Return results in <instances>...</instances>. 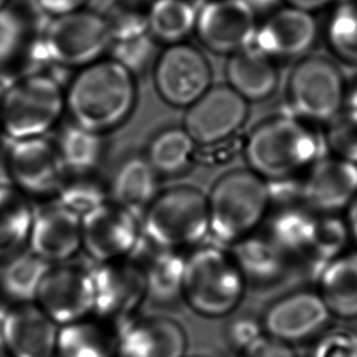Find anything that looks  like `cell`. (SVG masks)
Here are the masks:
<instances>
[{
	"label": "cell",
	"instance_id": "6da1fadb",
	"mask_svg": "<svg viewBox=\"0 0 357 357\" xmlns=\"http://www.w3.org/2000/svg\"><path fill=\"white\" fill-rule=\"evenodd\" d=\"M73 123L105 134L126 123L137 103L136 76L107 58L76 71L65 87Z\"/></svg>",
	"mask_w": 357,
	"mask_h": 357
},
{
	"label": "cell",
	"instance_id": "7a4b0ae2",
	"mask_svg": "<svg viewBox=\"0 0 357 357\" xmlns=\"http://www.w3.org/2000/svg\"><path fill=\"white\" fill-rule=\"evenodd\" d=\"M317 135L303 120L282 115L263 121L253 129L245 144L250 170L269 183L294 178L318 159Z\"/></svg>",
	"mask_w": 357,
	"mask_h": 357
},
{
	"label": "cell",
	"instance_id": "3957f363",
	"mask_svg": "<svg viewBox=\"0 0 357 357\" xmlns=\"http://www.w3.org/2000/svg\"><path fill=\"white\" fill-rule=\"evenodd\" d=\"M207 201L209 233L229 245L257 231L272 208L268 181L250 169L222 175Z\"/></svg>",
	"mask_w": 357,
	"mask_h": 357
},
{
	"label": "cell",
	"instance_id": "277c9868",
	"mask_svg": "<svg viewBox=\"0 0 357 357\" xmlns=\"http://www.w3.org/2000/svg\"><path fill=\"white\" fill-rule=\"evenodd\" d=\"M248 283L230 251L199 245L186 256L183 298L206 318L227 317L243 301Z\"/></svg>",
	"mask_w": 357,
	"mask_h": 357
},
{
	"label": "cell",
	"instance_id": "5b68a950",
	"mask_svg": "<svg viewBox=\"0 0 357 357\" xmlns=\"http://www.w3.org/2000/svg\"><path fill=\"white\" fill-rule=\"evenodd\" d=\"M0 108L1 132L10 141L43 137L66 113L65 87L45 71L25 75L6 86Z\"/></svg>",
	"mask_w": 357,
	"mask_h": 357
},
{
	"label": "cell",
	"instance_id": "8992f818",
	"mask_svg": "<svg viewBox=\"0 0 357 357\" xmlns=\"http://www.w3.org/2000/svg\"><path fill=\"white\" fill-rule=\"evenodd\" d=\"M141 227L153 248L181 251L197 246L209 234L207 195L188 185L162 190L141 215Z\"/></svg>",
	"mask_w": 357,
	"mask_h": 357
},
{
	"label": "cell",
	"instance_id": "52a82bcc",
	"mask_svg": "<svg viewBox=\"0 0 357 357\" xmlns=\"http://www.w3.org/2000/svg\"><path fill=\"white\" fill-rule=\"evenodd\" d=\"M40 42L50 65L79 70L103 59L113 40L102 13L82 9L48 19Z\"/></svg>",
	"mask_w": 357,
	"mask_h": 357
},
{
	"label": "cell",
	"instance_id": "ba28073f",
	"mask_svg": "<svg viewBox=\"0 0 357 357\" xmlns=\"http://www.w3.org/2000/svg\"><path fill=\"white\" fill-rule=\"evenodd\" d=\"M288 102L294 116L306 121L329 123L342 110L345 81L333 61L307 56L298 61L288 81Z\"/></svg>",
	"mask_w": 357,
	"mask_h": 357
},
{
	"label": "cell",
	"instance_id": "9c48e42d",
	"mask_svg": "<svg viewBox=\"0 0 357 357\" xmlns=\"http://www.w3.org/2000/svg\"><path fill=\"white\" fill-rule=\"evenodd\" d=\"M152 66L155 92L174 108L188 109L212 87L208 59L189 43L167 45Z\"/></svg>",
	"mask_w": 357,
	"mask_h": 357
},
{
	"label": "cell",
	"instance_id": "30bf717a",
	"mask_svg": "<svg viewBox=\"0 0 357 357\" xmlns=\"http://www.w3.org/2000/svg\"><path fill=\"white\" fill-rule=\"evenodd\" d=\"M6 149L8 178L29 199H55L66 178L54 141L43 137L16 139Z\"/></svg>",
	"mask_w": 357,
	"mask_h": 357
},
{
	"label": "cell",
	"instance_id": "8fae6325",
	"mask_svg": "<svg viewBox=\"0 0 357 357\" xmlns=\"http://www.w3.org/2000/svg\"><path fill=\"white\" fill-rule=\"evenodd\" d=\"M81 238L96 263L134 257L144 238L141 218L109 199L81 218Z\"/></svg>",
	"mask_w": 357,
	"mask_h": 357
},
{
	"label": "cell",
	"instance_id": "7c38bea8",
	"mask_svg": "<svg viewBox=\"0 0 357 357\" xmlns=\"http://www.w3.org/2000/svg\"><path fill=\"white\" fill-rule=\"evenodd\" d=\"M95 314L121 326L135 317L147 301L142 263L134 257L96 263L92 268Z\"/></svg>",
	"mask_w": 357,
	"mask_h": 357
},
{
	"label": "cell",
	"instance_id": "4fadbf2b",
	"mask_svg": "<svg viewBox=\"0 0 357 357\" xmlns=\"http://www.w3.org/2000/svg\"><path fill=\"white\" fill-rule=\"evenodd\" d=\"M35 303L59 327L92 314L95 312L92 269L74 259L50 264Z\"/></svg>",
	"mask_w": 357,
	"mask_h": 357
},
{
	"label": "cell",
	"instance_id": "5bb4252c",
	"mask_svg": "<svg viewBox=\"0 0 357 357\" xmlns=\"http://www.w3.org/2000/svg\"><path fill=\"white\" fill-rule=\"evenodd\" d=\"M257 29L256 11L243 0H208L197 10L195 32L207 50L230 56L252 47Z\"/></svg>",
	"mask_w": 357,
	"mask_h": 357
},
{
	"label": "cell",
	"instance_id": "9a60e30c",
	"mask_svg": "<svg viewBox=\"0 0 357 357\" xmlns=\"http://www.w3.org/2000/svg\"><path fill=\"white\" fill-rule=\"evenodd\" d=\"M248 116V102L227 86H212L190 105L184 128L197 147H213L231 139Z\"/></svg>",
	"mask_w": 357,
	"mask_h": 357
},
{
	"label": "cell",
	"instance_id": "2e32d148",
	"mask_svg": "<svg viewBox=\"0 0 357 357\" xmlns=\"http://www.w3.org/2000/svg\"><path fill=\"white\" fill-rule=\"evenodd\" d=\"M331 317L319 294L300 290L272 303L261 322L266 335L293 345L323 334Z\"/></svg>",
	"mask_w": 357,
	"mask_h": 357
},
{
	"label": "cell",
	"instance_id": "e0dca14e",
	"mask_svg": "<svg viewBox=\"0 0 357 357\" xmlns=\"http://www.w3.org/2000/svg\"><path fill=\"white\" fill-rule=\"evenodd\" d=\"M356 196L357 164L334 155L317 159L300 184L301 204L316 214L345 212Z\"/></svg>",
	"mask_w": 357,
	"mask_h": 357
},
{
	"label": "cell",
	"instance_id": "ac0fdd59",
	"mask_svg": "<svg viewBox=\"0 0 357 357\" xmlns=\"http://www.w3.org/2000/svg\"><path fill=\"white\" fill-rule=\"evenodd\" d=\"M188 335L173 318L144 314L120 326L116 357H186Z\"/></svg>",
	"mask_w": 357,
	"mask_h": 357
},
{
	"label": "cell",
	"instance_id": "d6986e66",
	"mask_svg": "<svg viewBox=\"0 0 357 357\" xmlns=\"http://www.w3.org/2000/svg\"><path fill=\"white\" fill-rule=\"evenodd\" d=\"M317 22L310 11L288 6L258 26L252 47L271 59L303 56L317 40Z\"/></svg>",
	"mask_w": 357,
	"mask_h": 357
},
{
	"label": "cell",
	"instance_id": "ffe728a7",
	"mask_svg": "<svg viewBox=\"0 0 357 357\" xmlns=\"http://www.w3.org/2000/svg\"><path fill=\"white\" fill-rule=\"evenodd\" d=\"M29 250L50 264L74 259L82 250L81 217L55 201L36 208Z\"/></svg>",
	"mask_w": 357,
	"mask_h": 357
},
{
	"label": "cell",
	"instance_id": "44dd1931",
	"mask_svg": "<svg viewBox=\"0 0 357 357\" xmlns=\"http://www.w3.org/2000/svg\"><path fill=\"white\" fill-rule=\"evenodd\" d=\"M59 326L35 303L10 306L4 350L10 357H56Z\"/></svg>",
	"mask_w": 357,
	"mask_h": 357
},
{
	"label": "cell",
	"instance_id": "7402d4cb",
	"mask_svg": "<svg viewBox=\"0 0 357 357\" xmlns=\"http://www.w3.org/2000/svg\"><path fill=\"white\" fill-rule=\"evenodd\" d=\"M119 331L95 313L60 326L56 357H116Z\"/></svg>",
	"mask_w": 357,
	"mask_h": 357
},
{
	"label": "cell",
	"instance_id": "603a6c76",
	"mask_svg": "<svg viewBox=\"0 0 357 357\" xmlns=\"http://www.w3.org/2000/svg\"><path fill=\"white\" fill-rule=\"evenodd\" d=\"M263 224V231L291 262L307 257L317 224V214L311 209L303 204L275 207Z\"/></svg>",
	"mask_w": 357,
	"mask_h": 357
},
{
	"label": "cell",
	"instance_id": "cb8c5ba5",
	"mask_svg": "<svg viewBox=\"0 0 357 357\" xmlns=\"http://www.w3.org/2000/svg\"><path fill=\"white\" fill-rule=\"evenodd\" d=\"M225 74L228 86L246 102H261L278 87V70L272 59L255 47L229 56Z\"/></svg>",
	"mask_w": 357,
	"mask_h": 357
},
{
	"label": "cell",
	"instance_id": "d4e9b609",
	"mask_svg": "<svg viewBox=\"0 0 357 357\" xmlns=\"http://www.w3.org/2000/svg\"><path fill=\"white\" fill-rule=\"evenodd\" d=\"M158 180L146 155H130L118 164L107 184L109 199L141 218L159 192Z\"/></svg>",
	"mask_w": 357,
	"mask_h": 357
},
{
	"label": "cell",
	"instance_id": "484cf974",
	"mask_svg": "<svg viewBox=\"0 0 357 357\" xmlns=\"http://www.w3.org/2000/svg\"><path fill=\"white\" fill-rule=\"evenodd\" d=\"M230 252L248 285L261 287L278 282L291 264L266 233L258 230L233 243Z\"/></svg>",
	"mask_w": 357,
	"mask_h": 357
},
{
	"label": "cell",
	"instance_id": "4316f807",
	"mask_svg": "<svg viewBox=\"0 0 357 357\" xmlns=\"http://www.w3.org/2000/svg\"><path fill=\"white\" fill-rule=\"evenodd\" d=\"M318 294L332 316L356 319L357 248L347 250L328 263L318 277Z\"/></svg>",
	"mask_w": 357,
	"mask_h": 357
},
{
	"label": "cell",
	"instance_id": "83f0119b",
	"mask_svg": "<svg viewBox=\"0 0 357 357\" xmlns=\"http://www.w3.org/2000/svg\"><path fill=\"white\" fill-rule=\"evenodd\" d=\"M36 208L11 184H0V264L29 250Z\"/></svg>",
	"mask_w": 357,
	"mask_h": 357
},
{
	"label": "cell",
	"instance_id": "f1b7e54d",
	"mask_svg": "<svg viewBox=\"0 0 357 357\" xmlns=\"http://www.w3.org/2000/svg\"><path fill=\"white\" fill-rule=\"evenodd\" d=\"M197 149L184 128H167L154 135L144 155L159 178H175L191 168Z\"/></svg>",
	"mask_w": 357,
	"mask_h": 357
},
{
	"label": "cell",
	"instance_id": "f546056e",
	"mask_svg": "<svg viewBox=\"0 0 357 357\" xmlns=\"http://www.w3.org/2000/svg\"><path fill=\"white\" fill-rule=\"evenodd\" d=\"M141 263L147 284V301L168 305L183 298L186 256L181 251L154 248Z\"/></svg>",
	"mask_w": 357,
	"mask_h": 357
},
{
	"label": "cell",
	"instance_id": "4dcf8cb0",
	"mask_svg": "<svg viewBox=\"0 0 357 357\" xmlns=\"http://www.w3.org/2000/svg\"><path fill=\"white\" fill-rule=\"evenodd\" d=\"M50 263L26 250L0 264V294L10 306L35 303Z\"/></svg>",
	"mask_w": 357,
	"mask_h": 357
},
{
	"label": "cell",
	"instance_id": "1f68e13d",
	"mask_svg": "<svg viewBox=\"0 0 357 357\" xmlns=\"http://www.w3.org/2000/svg\"><path fill=\"white\" fill-rule=\"evenodd\" d=\"M55 144L66 175L95 173L105 154L103 135L74 123L61 130Z\"/></svg>",
	"mask_w": 357,
	"mask_h": 357
},
{
	"label": "cell",
	"instance_id": "d6a6232c",
	"mask_svg": "<svg viewBox=\"0 0 357 357\" xmlns=\"http://www.w3.org/2000/svg\"><path fill=\"white\" fill-rule=\"evenodd\" d=\"M197 10L189 0H152L147 9L149 33L164 45L184 42L195 32Z\"/></svg>",
	"mask_w": 357,
	"mask_h": 357
},
{
	"label": "cell",
	"instance_id": "836d02e7",
	"mask_svg": "<svg viewBox=\"0 0 357 357\" xmlns=\"http://www.w3.org/2000/svg\"><path fill=\"white\" fill-rule=\"evenodd\" d=\"M351 236L344 217L339 214H317L312 246L303 262L310 273L319 277L324 267L334 258L347 251Z\"/></svg>",
	"mask_w": 357,
	"mask_h": 357
},
{
	"label": "cell",
	"instance_id": "e575fe53",
	"mask_svg": "<svg viewBox=\"0 0 357 357\" xmlns=\"http://www.w3.org/2000/svg\"><path fill=\"white\" fill-rule=\"evenodd\" d=\"M109 199L108 185L100 183L93 174H87L66 175L54 201L82 218Z\"/></svg>",
	"mask_w": 357,
	"mask_h": 357
},
{
	"label": "cell",
	"instance_id": "d590c367",
	"mask_svg": "<svg viewBox=\"0 0 357 357\" xmlns=\"http://www.w3.org/2000/svg\"><path fill=\"white\" fill-rule=\"evenodd\" d=\"M328 45L337 58L357 65V3L347 1L334 9L326 29Z\"/></svg>",
	"mask_w": 357,
	"mask_h": 357
},
{
	"label": "cell",
	"instance_id": "8d00e7d4",
	"mask_svg": "<svg viewBox=\"0 0 357 357\" xmlns=\"http://www.w3.org/2000/svg\"><path fill=\"white\" fill-rule=\"evenodd\" d=\"M33 43L30 40V27L21 13L10 6L0 10V71L16 64Z\"/></svg>",
	"mask_w": 357,
	"mask_h": 357
},
{
	"label": "cell",
	"instance_id": "74e56055",
	"mask_svg": "<svg viewBox=\"0 0 357 357\" xmlns=\"http://www.w3.org/2000/svg\"><path fill=\"white\" fill-rule=\"evenodd\" d=\"M139 6L126 0H115L102 14L113 42L131 40L149 33L147 10H142Z\"/></svg>",
	"mask_w": 357,
	"mask_h": 357
},
{
	"label": "cell",
	"instance_id": "f35d334b",
	"mask_svg": "<svg viewBox=\"0 0 357 357\" xmlns=\"http://www.w3.org/2000/svg\"><path fill=\"white\" fill-rule=\"evenodd\" d=\"M327 124L326 144L333 155L357 164V110H342Z\"/></svg>",
	"mask_w": 357,
	"mask_h": 357
},
{
	"label": "cell",
	"instance_id": "ab89813d",
	"mask_svg": "<svg viewBox=\"0 0 357 357\" xmlns=\"http://www.w3.org/2000/svg\"><path fill=\"white\" fill-rule=\"evenodd\" d=\"M153 37L146 33L131 40H118L110 45V59L119 63L129 73L137 76L144 73L149 65H153L154 58Z\"/></svg>",
	"mask_w": 357,
	"mask_h": 357
},
{
	"label": "cell",
	"instance_id": "60d3db41",
	"mask_svg": "<svg viewBox=\"0 0 357 357\" xmlns=\"http://www.w3.org/2000/svg\"><path fill=\"white\" fill-rule=\"evenodd\" d=\"M310 357H357V333L350 329L323 333Z\"/></svg>",
	"mask_w": 357,
	"mask_h": 357
},
{
	"label": "cell",
	"instance_id": "b9f144b4",
	"mask_svg": "<svg viewBox=\"0 0 357 357\" xmlns=\"http://www.w3.org/2000/svg\"><path fill=\"white\" fill-rule=\"evenodd\" d=\"M228 340L236 352L252 345L258 339L264 337L262 322H258L252 317H241L229 324L227 329Z\"/></svg>",
	"mask_w": 357,
	"mask_h": 357
},
{
	"label": "cell",
	"instance_id": "7bdbcfd3",
	"mask_svg": "<svg viewBox=\"0 0 357 357\" xmlns=\"http://www.w3.org/2000/svg\"><path fill=\"white\" fill-rule=\"evenodd\" d=\"M235 357H296V354L291 345L264 335L252 345L236 352Z\"/></svg>",
	"mask_w": 357,
	"mask_h": 357
},
{
	"label": "cell",
	"instance_id": "ee69618b",
	"mask_svg": "<svg viewBox=\"0 0 357 357\" xmlns=\"http://www.w3.org/2000/svg\"><path fill=\"white\" fill-rule=\"evenodd\" d=\"M37 9L47 16L56 17V16L68 15L75 11L82 10L87 6L89 0H35Z\"/></svg>",
	"mask_w": 357,
	"mask_h": 357
},
{
	"label": "cell",
	"instance_id": "f6af8a7d",
	"mask_svg": "<svg viewBox=\"0 0 357 357\" xmlns=\"http://www.w3.org/2000/svg\"><path fill=\"white\" fill-rule=\"evenodd\" d=\"M285 1L288 3V6L312 13L332 4L334 0H285Z\"/></svg>",
	"mask_w": 357,
	"mask_h": 357
},
{
	"label": "cell",
	"instance_id": "bcb514c9",
	"mask_svg": "<svg viewBox=\"0 0 357 357\" xmlns=\"http://www.w3.org/2000/svg\"><path fill=\"white\" fill-rule=\"evenodd\" d=\"M344 219L347 222L351 240L357 243V196L352 199L351 204H349L347 208L345 209Z\"/></svg>",
	"mask_w": 357,
	"mask_h": 357
},
{
	"label": "cell",
	"instance_id": "7dc6e473",
	"mask_svg": "<svg viewBox=\"0 0 357 357\" xmlns=\"http://www.w3.org/2000/svg\"><path fill=\"white\" fill-rule=\"evenodd\" d=\"M243 1L257 13L258 10H266L269 8H273L279 0H243Z\"/></svg>",
	"mask_w": 357,
	"mask_h": 357
},
{
	"label": "cell",
	"instance_id": "c3c4849f",
	"mask_svg": "<svg viewBox=\"0 0 357 357\" xmlns=\"http://www.w3.org/2000/svg\"><path fill=\"white\" fill-rule=\"evenodd\" d=\"M9 307L0 305V347L4 349V340H6V316H8Z\"/></svg>",
	"mask_w": 357,
	"mask_h": 357
},
{
	"label": "cell",
	"instance_id": "681fc988",
	"mask_svg": "<svg viewBox=\"0 0 357 357\" xmlns=\"http://www.w3.org/2000/svg\"><path fill=\"white\" fill-rule=\"evenodd\" d=\"M349 108L357 110V89L354 91V93L351 95V98H350V107H349Z\"/></svg>",
	"mask_w": 357,
	"mask_h": 357
},
{
	"label": "cell",
	"instance_id": "f907efd6",
	"mask_svg": "<svg viewBox=\"0 0 357 357\" xmlns=\"http://www.w3.org/2000/svg\"><path fill=\"white\" fill-rule=\"evenodd\" d=\"M11 0H0V10L6 9L8 6H10Z\"/></svg>",
	"mask_w": 357,
	"mask_h": 357
},
{
	"label": "cell",
	"instance_id": "816d5d0a",
	"mask_svg": "<svg viewBox=\"0 0 357 357\" xmlns=\"http://www.w3.org/2000/svg\"><path fill=\"white\" fill-rule=\"evenodd\" d=\"M0 357H10L9 355H8V352L4 350V349H1L0 347Z\"/></svg>",
	"mask_w": 357,
	"mask_h": 357
},
{
	"label": "cell",
	"instance_id": "f5cc1de1",
	"mask_svg": "<svg viewBox=\"0 0 357 357\" xmlns=\"http://www.w3.org/2000/svg\"><path fill=\"white\" fill-rule=\"evenodd\" d=\"M126 1H131V3H136V4H142V3L149 1V0H126Z\"/></svg>",
	"mask_w": 357,
	"mask_h": 357
},
{
	"label": "cell",
	"instance_id": "db71d44e",
	"mask_svg": "<svg viewBox=\"0 0 357 357\" xmlns=\"http://www.w3.org/2000/svg\"><path fill=\"white\" fill-rule=\"evenodd\" d=\"M0 132H1V108H0Z\"/></svg>",
	"mask_w": 357,
	"mask_h": 357
}]
</instances>
